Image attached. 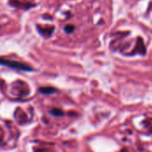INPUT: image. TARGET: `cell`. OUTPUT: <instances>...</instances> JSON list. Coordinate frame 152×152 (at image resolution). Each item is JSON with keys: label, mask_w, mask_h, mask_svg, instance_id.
<instances>
[{"label": "cell", "mask_w": 152, "mask_h": 152, "mask_svg": "<svg viewBox=\"0 0 152 152\" xmlns=\"http://www.w3.org/2000/svg\"><path fill=\"white\" fill-rule=\"evenodd\" d=\"M0 64L4 65V66H7L9 68L12 69H19V70H23V71H31L32 69L24 64V63H20L18 61H10V60H6V59H3L0 58Z\"/></svg>", "instance_id": "6da1fadb"}, {"label": "cell", "mask_w": 152, "mask_h": 152, "mask_svg": "<svg viewBox=\"0 0 152 152\" xmlns=\"http://www.w3.org/2000/svg\"><path fill=\"white\" fill-rule=\"evenodd\" d=\"M54 91L55 90L52 89V88H43V89H40V92L45 93V94H51V93H53Z\"/></svg>", "instance_id": "7a4b0ae2"}, {"label": "cell", "mask_w": 152, "mask_h": 152, "mask_svg": "<svg viewBox=\"0 0 152 152\" xmlns=\"http://www.w3.org/2000/svg\"><path fill=\"white\" fill-rule=\"evenodd\" d=\"M65 29H66V31H68V32H71V31L74 29V27H73V26L69 25V26H67V27H66V28H65Z\"/></svg>", "instance_id": "3957f363"}, {"label": "cell", "mask_w": 152, "mask_h": 152, "mask_svg": "<svg viewBox=\"0 0 152 152\" xmlns=\"http://www.w3.org/2000/svg\"><path fill=\"white\" fill-rule=\"evenodd\" d=\"M53 114H55V115H57V114H60V115H61V114H62L61 111H60V112H59V111H53Z\"/></svg>", "instance_id": "277c9868"}]
</instances>
